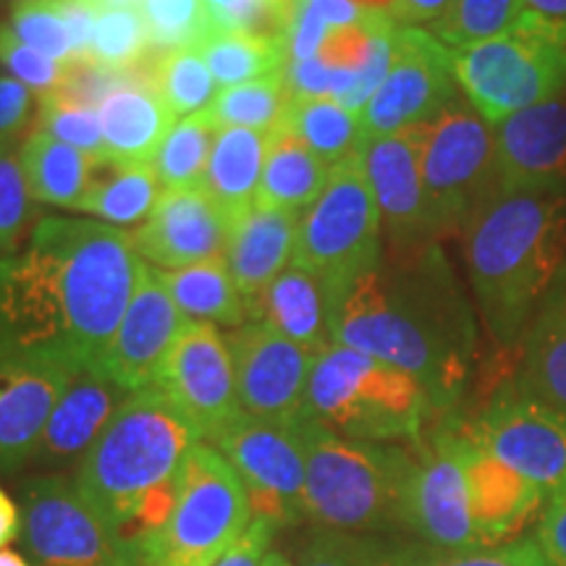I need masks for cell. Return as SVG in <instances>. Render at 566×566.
<instances>
[{
	"instance_id": "obj_27",
	"label": "cell",
	"mask_w": 566,
	"mask_h": 566,
	"mask_svg": "<svg viewBox=\"0 0 566 566\" xmlns=\"http://www.w3.org/2000/svg\"><path fill=\"white\" fill-rule=\"evenodd\" d=\"M103 129V155L129 163H153L160 142L174 129L176 116L158 95L147 74L105 97L97 108Z\"/></svg>"
},
{
	"instance_id": "obj_42",
	"label": "cell",
	"mask_w": 566,
	"mask_h": 566,
	"mask_svg": "<svg viewBox=\"0 0 566 566\" xmlns=\"http://www.w3.org/2000/svg\"><path fill=\"white\" fill-rule=\"evenodd\" d=\"M153 51L168 53L179 48H197L208 38L210 19L205 0H142Z\"/></svg>"
},
{
	"instance_id": "obj_60",
	"label": "cell",
	"mask_w": 566,
	"mask_h": 566,
	"mask_svg": "<svg viewBox=\"0 0 566 566\" xmlns=\"http://www.w3.org/2000/svg\"><path fill=\"white\" fill-rule=\"evenodd\" d=\"M263 566H296V564H292L289 562L286 556L283 554H279V551H271V554L265 556V562H263Z\"/></svg>"
},
{
	"instance_id": "obj_46",
	"label": "cell",
	"mask_w": 566,
	"mask_h": 566,
	"mask_svg": "<svg viewBox=\"0 0 566 566\" xmlns=\"http://www.w3.org/2000/svg\"><path fill=\"white\" fill-rule=\"evenodd\" d=\"M30 200L17 145H0V258L13 254L24 237L32 216Z\"/></svg>"
},
{
	"instance_id": "obj_44",
	"label": "cell",
	"mask_w": 566,
	"mask_h": 566,
	"mask_svg": "<svg viewBox=\"0 0 566 566\" xmlns=\"http://www.w3.org/2000/svg\"><path fill=\"white\" fill-rule=\"evenodd\" d=\"M6 24L21 42H27L48 59L59 63L74 61V42H71L59 0H21L13 6Z\"/></svg>"
},
{
	"instance_id": "obj_17",
	"label": "cell",
	"mask_w": 566,
	"mask_h": 566,
	"mask_svg": "<svg viewBox=\"0 0 566 566\" xmlns=\"http://www.w3.org/2000/svg\"><path fill=\"white\" fill-rule=\"evenodd\" d=\"M153 386L160 388L208 441L242 415L229 342L218 334L216 323L187 321Z\"/></svg>"
},
{
	"instance_id": "obj_6",
	"label": "cell",
	"mask_w": 566,
	"mask_h": 566,
	"mask_svg": "<svg viewBox=\"0 0 566 566\" xmlns=\"http://www.w3.org/2000/svg\"><path fill=\"white\" fill-rule=\"evenodd\" d=\"M420 380L349 346L331 344L315 357L304 415L352 441H417L433 412Z\"/></svg>"
},
{
	"instance_id": "obj_49",
	"label": "cell",
	"mask_w": 566,
	"mask_h": 566,
	"mask_svg": "<svg viewBox=\"0 0 566 566\" xmlns=\"http://www.w3.org/2000/svg\"><path fill=\"white\" fill-rule=\"evenodd\" d=\"M34 108V92L13 76L0 74V145H17V139L30 129Z\"/></svg>"
},
{
	"instance_id": "obj_25",
	"label": "cell",
	"mask_w": 566,
	"mask_h": 566,
	"mask_svg": "<svg viewBox=\"0 0 566 566\" xmlns=\"http://www.w3.org/2000/svg\"><path fill=\"white\" fill-rule=\"evenodd\" d=\"M459 457H462L467 488H470L472 520L488 548L520 533L522 525L543 504L541 488L499 462L464 428H457Z\"/></svg>"
},
{
	"instance_id": "obj_24",
	"label": "cell",
	"mask_w": 566,
	"mask_h": 566,
	"mask_svg": "<svg viewBox=\"0 0 566 566\" xmlns=\"http://www.w3.org/2000/svg\"><path fill=\"white\" fill-rule=\"evenodd\" d=\"M126 396L129 391L105 378L101 370L76 373L45 424L32 464L45 472H63L82 464Z\"/></svg>"
},
{
	"instance_id": "obj_29",
	"label": "cell",
	"mask_w": 566,
	"mask_h": 566,
	"mask_svg": "<svg viewBox=\"0 0 566 566\" xmlns=\"http://www.w3.org/2000/svg\"><path fill=\"white\" fill-rule=\"evenodd\" d=\"M160 200V179L153 163H129L97 155L92 158L90 179L80 202L82 212L118 226L145 223Z\"/></svg>"
},
{
	"instance_id": "obj_16",
	"label": "cell",
	"mask_w": 566,
	"mask_h": 566,
	"mask_svg": "<svg viewBox=\"0 0 566 566\" xmlns=\"http://www.w3.org/2000/svg\"><path fill=\"white\" fill-rule=\"evenodd\" d=\"M407 530L433 548H488L472 520L454 424L436 430V436L415 451L407 483Z\"/></svg>"
},
{
	"instance_id": "obj_35",
	"label": "cell",
	"mask_w": 566,
	"mask_h": 566,
	"mask_svg": "<svg viewBox=\"0 0 566 566\" xmlns=\"http://www.w3.org/2000/svg\"><path fill=\"white\" fill-rule=\"evenodd\" d=\"M283 124L331 168L357 155L365 142L357 113L331 97H292Z\"/></svg>"
},
{
	"instance_id": "obj_57",
	"label": "cell",
	"mask_w": 566,
	"mask_h": 566,
	"mask_svg": "<svg viewBox=\"0 0 566 566\" xmlns=\"http://www.w3.org/2000/svg\"><path fill=\"white\" fill-rule=\"evenodd\" d=\"M530 11L551 19H566V0H525Z\"/></svg>"
},
{
	"instance_id": "obj_59",
	"label": "cell",
	"mask_w": 566,
	"mask_h": 566,
	"mask_svg": "<svg viewBox=\"0 0 566 566\" xmlns=\"http://www.w3.org/2000/svg\"><path fill=\"white\" fill-rule=\"evenodd\" d=\"M0 566H32L24 556L13 554V551H0Z\"/></svg>"
},
{
	"instance_id": "obj_28",
	"label": "cell",
	"mask_w": 566,
	"mask_h": 566,
	"mask_svg": "<svg viewBox=\"0 0 566 566\" xmlns=\"http://www.w3.org/2000/svg\"><path fill=\"white\" fill-rule=\"evenodd\" d=\"M247 313L250 321L273 325L279 334L313 354H321L334 344L328 289L300 265L283 268L271 286L250 302Z\"/></svg>"
},
{
	"instance_id": "obj_43",
	"label": "cell",
	"mask_w": 566,
	"mask_h": 566,
	"mask_svg": "<svg viewBox=\"0 0 566 566\" xmlns=\"http://www.w3.org/2000/svg\"><path fill=\"white\" fill-rule=\"evenodd\" d=\"M300 566H399V548L375 535L321 530L304 543Z\"/></svg>"
},
{
	"instance_id": "obj_15",
	"label": "cell",
	"mask_w": 566,
	"mask_h": 566,
	"mask_svg": "<svg viewBox=\"0 0 566 566\" xmlns=\"http://www.w3.org/2000/svg\"><path fill=\"white\" fill-rule=\"evenodd\" d=\"M464 430L543 493L566 488V412L527 388H499L485 412Z\"/></svg>"
},
{
	"instance_id": "obj_19",
	"label": "cell",
	"mask_w": 566,
	"mask_h": 566,
	"mask_svg": "<svg viewBox=\"0 0 566 566\" xmlns=\"http://www.w3.org/2000/svg\"><path fill=\"white\" fill-rule=\"evenodd\" d=\"M367 181L378 202L380 223L394 250H417L436 244L433 218L422 184L420 145L412 129L365 137L359 147Z\"/></svg>"
},
{
	"instance_id": "obj_26",
	"label": "cell",
	"mask_w": 566,
	"mask_h": 566,
	"mask_svg": "<svg viewBox=\"0 0 566 566\" xmlns=\"http://www.w3.org/2000/svg\"><path fill=\"white\" fill-rule=\"evenodd\" d=\"M300 218L294 210L254 202L229 223L226 263L247 307L271 286L289 258H294Z\"/></svg>"
},
{
	"instance_id": "obj_38",
	"label": "cell",
	"mask_w": 566,
	"mask_h": 566,
	"mask_svg": "<svg viewBox=\"0 0 566 566\" xmlns=\"http://www.w3.org/2000/svg\"><path fill=\"white\" fill-rule=\"evenodd\" d=\"M218 132L221 129L208 116V111L176 122L153 158L160 184H166L168 189H200Z\"/></svg>"
},
{
	"instance_id": "obj_22",
	"label": "cell",
	"mask_w": 566,
	"mask_h": 566,
	"mask_svg": "<svg viewBox=\"0 0 566 566\" xmlns=\"http://www.w3.org/2000/svg\"><path fill=\"white\" fill-rule=\"evenodd\" d=\"M134 250L147 263L189 268L226 258L229 218L205 189H168L155 202L147 221L132 233Z\"/></svg>"
},
{
	"instance_id": "obj_31",
	"label": "cell",
	"mask_w": 566,
	"mask_h": 566,
	"mask_svg": "<svg viewBox=\"0 0 566 566\" xmlns=\"http://www.w3.org/2000/svg\"><path fill=\"white\" fill-rule=\"evenodd\" d=\"M331 179V166L302 145L286 124L268 134L263 179L258 189V205L302 212L323 195Z\"/></svg>"
},
{
	"instance_id": "obj_32",
	"label": "cell",
	"mask_w": 566,
	"mask_h": 566,
	"mask_svg": "<svg viewBox=\"0 0 566 566\" xmlns=\"http://www.w3.org/2000/svg\"><path fill=\"white\" fill-rule=\"evenodd\" d=\"M522 388L566 412V283L541 304L525 338Z\"/></svg>"
},
{
	"instance_id": "obj_52",
	"label": "cell",
	"mask_w": 566,
	"mask_h": 566,
	"mask_svg": "<svg viewBox=\"0 0 566 566\" xmlns=\"http://www.w3.org/2000/svg\"><path fill=\"white\" fill-rule=\"evenodd\" d=\"M537 541L548 566H566V488L548 495Z\"/></svg>"
},
{
	"instance_id": "obj_41",
	"label": "cell",
	"mask_w": 566,
	"mask_h": 566,
	"mask_svg": "<svg viewBox=\"0 0 566 566\" xmlns=\"http://www.w3.org/2000/svg\"><path fill=\"white\" fill-rule=\"evenodd\" d=\"M525 11V0H454L430 32L451 51H462L512 30Z\"/></svg>"
},
{
	"instance_id": "obj_48",
	"label": "cell",
	"mask_w": 566,
	"mask_h": 566,
	"mask_svg": "<svg viewBox=\"0 0 566 566\" xmlns=\"http://www.w3.org/2000/svg\"><path fill=\"white\" fill-rule=\"evenodd\" d=\"M0 66L40 97L55 92L66 80V63L48 59L21 42L9 24H0Z\"/></svg>"
},
{
	"instance_id": "obj_13",
	"label": "cell",
	"mask_w": 566,
	"mask_h": 566,
	"mask_svg": "<svg viewBox=\"0 0 566 566\" xmlns=\"http://www.w3.org/2000/svg\"><path fill=\"white\" fill-rule=\"evenodd\" d=\"M250 493L254 516L292 527L307 516V457L296 422H273L242 412L210 438Z\"/></svg>"
},
{
	"instance_id": "obj_56",
	"label": "cell",
	"mask_w": 566,
	"mask_h": 566,
	"mask_svg": "<svg viewBox=\"0 0 566 566\" xmlns=\"http://www.w3.org/2000/svg\"><path fill=\"white\" fill-rule=\"evenodd\" d=\"M21 535V514L19 504L11 501V495L0 488V551H6L9 543Z\"/></svg>"
},
{
	"instance_id": "obj_11",
	"label": "cell",
	"mask_w": 566,
	"mask_h": 566,
	"mask_svg": "<svg viewBox=\"0 0 566 566\" xmlns=\"http://www.w3.org/2000/svg\"><path fill=\"white\" fill-rule=\"evenodd\" d=\"M19 514V537L34 566H142L137 541L63 472L27 478Z\"/></svg>"
},
{
	"instance_id": "obj_54",
	"label": "cell",
	"mask_w": 566,
	"mask_h": 566,
	"mask_svg": "<svg viewBox=\"0 0 566 566\" xmlns=\"http://www.w3.org/2000/svg\"><path fill=\"white\" fill-rule=\"evenodd\" d=\"M454 0H396L391 19L401 27H433L449 13Z\"/></svg>"
},
{
	"instance_id": "obj_2",
	"label": "cell",
	"mask_w": 566,
	"mask_h": 566,
	"mask_svg": "<svg viewBox=\"0 0 566 566\" xmlns=\"http://www.w3.org/2000/svg\"><path fill=\"white\" fill-rule=\"evenodd\" d=\"M464 258L488 331L516 342L562 279L566 197L499 195L467 223Z\"/></svg>"
},
{
	"instance_id": "obj_9",
	"label": "cell",
	"mask_w": 566,
	"mask_h": 566,
	"mask_svg": "<svg viewBox=\"0 0 566 566\" xmlns=\"http://www.w3.org/2000/svg\"><path fill=\"white\" fill-rule=\"evenodd\" d=\"M384 223L363 158L352 155L331 168L323 195L302 212L292 265L328 289L331 310L384 260Z\"/></svg>"
},
{
	"instance_id": "obj_10",
	"label": "cell",
	"mask_w": 566,
	"mask_h": 566,
	"mask_svg": "<svg viewBox=\"0 0 566 566\" xmlns=\"http://www.w3.org/2000/svg\"><path fill=\"white\" fill-rule=\"evenodd\" d=\"M412 132L420 145L422 184L436 237L467 229L475 212L501 195L493 126L464 95H457L430 122L412 126Z\"/></svg>"
},
{
	"instance_id": "obj_45",
	"label": "cell",
	"mask_w": 566,
	"mask_h": 566,
	"mask_svg": "<svg viewBox=\"0 0 566 566\" xmlns=\"http://www.w3.org/2000/svg\"><path fill=\"white\" fill-rule=\"evenodd\" d=\"M399 566H548L537 543L520 541L512 546L480 551H446L433 546H401Z\"/></svg>"
},
{
	"instance_id": "obj_62",
	"label": "cell",
	"mask_w": 566,
	"mask_h": 566,
	"mask_svg": "<svg viewBox=\"0 0 566 566\" xmlns=\"http://www.w3.org/2000/svg\"><path fill=\"white\" fill-rule=\"evenodd\" d=\"M87 3H92V6H97V9H101V6H108L111 0H87Z\"/></svg>"
},
{
	"instance_id": "obj_5",
	"label": "cell",
	"mask_w": 566,
	"mask_h": 566,
	"mask_svg": "<svg viewBox=\"0 0 566 566\" xmlns=\"http://www.w3.org/2000/svg\"><path fill=\"white\" fill-rule=\"evenodd\" d=\"M32 242L59 268L76 352L84 370H97L145 265L134 250L132 233L108 223L51 216L34 226Z\"/></svg>"
},
{
	"instance_id": "obj_53",
	"label": "cell",
	"mask_w": 566,
	"mask_h": 566,
	"mask_svg": "<svg viewBox=\"0 0 566 566\" xmlns=\"http://www.w3.org/2000/svg\"><path fill=\"white\" fill-rule=\"evenodd\" d=\"M63 19H66L71 42H74V59H87L92 34H95L97 6L87 0H59Z\"/></svg>"
},
{
	"instance_id": "obj_8",
	"label": "cell",
	"mask_w": 566,
	"mask_h": 566,
	"mask_svg": "<svg viewBox=\"0 0 566 566\" xmlns=\"http://www.w3.org/2000/svg\"><path fill=\"white\" fill-rule=\"evenodd\" d=\"M252 501L244 480L216 446L184 459L168 520L137 541L142 566H212L247 533Z\"/></svg>"
},
{
	"instance_id": "obj_23",
	"label": "cell",
	"mask_w": 566,
	"mask_h": 566,
	"mask_svg": "<svg viewBox=\"0 0 566 566\" xmlns=\"http://www.w3.org/2000/svg\"><path fill=\"white\" fill-rule=\"evenodd\" d=\"M76 373L55 365L0 357V472L32 464L45 424Z\"/></svg>"
},
{
	"instance_id": "obj_63",
	"label": "cell",
	"mask_w": 566,
	"mask_h": 566,
	"mask_svg": "<svg viewBox=\"0 0 566 566\" xmlns=\"http://www.w3.org/2000/svg\"><path fill=\"white\" fill-rule=\"evenodd\" d=\"M19 3H21V0H19Z\"/></svg>"
},
{
	"instance_id": "obj_47",
	"label": "cell",
	"mask_w": 566,
	"mask_h": 566,
	"mask_svg": "<svg viewBox=\"0 0 566 566\" xmlns=\"http://www.w3.org/2000/svg\"><path fill=\"white\" fill-rule=\"evenodd\" d=\"M38 122L42 132L51 134L63 145L76 147V150L87 153L92 158L103 155V129L97 111L71 105L51 92V95L40 97Z\"/></svg>"
},
{
	"instance_id": "obj_7",
	"label": "cell",
	"mask_w": 566,
	"mask_h": 566,
	"mask_svg": "<svg viewBox=\"0 0 566 566\" xmlns=\"http://www.w3.org/2000/svg\"><path fill=\"white\" fill-rule=\"evenodd\" d=\"M459 90L488 124L554 101L566 87V19L525 11L512 30L451 51Z\"/></svg>"
},
{
	"instance_id": "obj_4",
	"label": "cell",
	"mask_w": 566,
	"mask_h": 566,
	"mask_svg": "<svg viewBox=\"0 0 566 566\" xmlns=\"http://www.w3.org/2000/svg\"><path fill=\"white\" fill-rule=\"evenodd\" d=\"M307 516L325 530L380 535L407 530V483L415 454L394 443L342 438L302 415Z\"/></svg>"
},
{
	"instance_id": "obj_37",
	"label": "cell",
	"mask_w": 566,
	"mask_h": 566,
	"mask_svg": "<svg viewBox=\"0 0 566 566\" xmlns=\"http://www.w3.org/2000/svg\"><path fill=\"white\" fill-rule=\"evenodd\" d=\"M292 103V90L286 84V74L275 71L263 80L226 87L210 103L208 116L216 122L218 129H252L260 134H271L286 116Z\"/></svg>"
},
{
	"instance_id": "obj_30",
	"label": "cell",
	"mask_w": 566,
	"mask_h": 566,
	"mask_svg": "<svg viewBox=\"0 0 566 566\" xmlns=\"http://www.w3.org/2000/svg\"><path fill=\"white\" fill-rule=\"evenodd\" d=\"M268 134L229 126L221 129L212 145L202 189L216 200L229 223L258 202L263 179Z\"/></svg>"
},
{
	"instance_id": "obj_61",
	"label": "cell",
	"mask_w": 566,
	"mask_h": 566,
	"mask_svg": "<svg viewBox=\"0 0 566 566\" xmlns=\"http://www.w3.org/2000/svg\"><path fill=\"white\" fill-rule=\"evenodd\" d=\"M275 3H279L283 11H289V13H292V17H294L296 9H300V3H302V0H275Z\"/></svg>"
},
{
	"instance_id": "obj_14",
	"label": "cell",
	"mask_w": 566,
	"mask_h": 566,
	"mask_svg": "<svg viewBox=\"0 0 566 566\" xmlns=\"http://www.w3.org/2000/svg\"><path fill=\"white\" fill-rule=\"evenodd\" d=\"M451 48L430 30H396L394 59L386 80L359 113L365 137H388L420 126L459 95Z\"/></svg>"
},
{
	"instance_id": "obj_55",
	"label": "cell",
	"mask_w": 566,
	"mask_h": 566,
	"mask_svg": "<svg viewBox=\"0 0 566 566\" xmlns=\"http://www.w3.org/2000/svg\"><path fill=\"white\" fill-rule=\"evenodd\" d=\"M310 6L328 21L331 30H334V27L354 24V21H359L367 13L363 9H357L352 0H310Z\"/></svg>"
},
{
	"instance_id": "obj_1",
	"label": "cell",
	"mask_w": 566,
	"mask_h": 566,
	"mask_svg": "<svg viewBox=\"0 0 566 566\" xmlns=\"http://www.w3.org/2000/svg\"><path fill=\"white\" fill-rule=\"evenodd\" d=\"M334 344L420 380L436 409H451L470 380L478 328L436 244L396 250L331 310Z\"/></svg>"
},
{
	"instance_id": "obj_33",
	"label": "cell",
	"mask_w": 566,
	"mask_h": 566,
	"mask_svg": "<svg viewBox=\"0 0 566 566\" xmlns=\"http://www.w3.org/2000/svg\"><path fill=\"white\" fill-rule=\"evenodd\" d=\"M19 158L32 200L63 210L80 208L87 189L92 155L34 129L19 147Z\"/></svg>"
},
{
	"instance_id": "obj_21",
	"label": "cell",
	"mask_w": 566,
	"mask_h": 566,
	"mask_svg": "<svg viewBox=\"0 0 566 566\" xmlns=\"http://www.w3.org/2000/svg\"><path fill=\"white\" fill-rule=\"evenodd\" d=\"M501 195H562L566 184V97L493 126Z\"/></svg>"
},
{
	"instance_id": "obj_51",
	"label": "cell",
	"mask_w": 566,
	"mask_h": 566,
	"mask_svg": "<svg viewBox=\"0 0 566 566\" xmlns=\"http://www.w3.org/2000/svg\"><path fill=\"white\" fill-rule=\"evenodd\" d=\"M279 527L265 516H252L247 533L239 537L226 554L212 566H263L265 556L271 554V543L275 541Z\"/></svg>"
},
{
	"instance_id": "obj_18",
	"label": "cell",
	"mask_w": 566,
	"mask_h": 566,
	"mask_svg": "<svg viewBox=\"0 0 566 566\" xmlns=\"http://www.w3.org/2000/svg\"><path fill=\"white\" fill-rule=\"evenodd\" d=\"M226 342L231 349L242 412L273 422L300 420L317 354L294 344L263 321L239 325Z\"/></svg>"
},
{
	"instance_id": "obj_39",
	"label": "cell",
	"mask_w": 566,
	"mask_h": 566,
	"mask_svg": "<svg viewBox=\"0 0 566 566\" xmlns=\"http://www.w3.org/2000/svg\"><path fill=\"white\" fill-rule=\"evenodd\" d=\"M150 80L176 118L210 108L218 84L212 80L200 48H179L150 59Z\"/></svg>"
},
{
	"instance_id": "obj_40",
	"label": "cell",
	"mask_w": 566,
	"mask_h": 566,
	"mask_svg": "<svg viewBox=\"0 0 566 566\" xmlns=\"http://www.w3.org/2000/svg\"><path fill=\"white\" fill-rule=\"evenodd\" d=\"M150 27H147L142 9H134V6H101L97 9L87 61L129 71L150 59Z\"/></svg>"
},
{
	"instance_id": "obj_3",
	"label": "cell",
	"mask_w": 566,
	"mask_h": 566,
	"mask_svg": "<svg viewBox=\"0 0 566 566\" xmlns=\"http://www.w3.org/2000/svg\"><path fill=\"white\" fill-rule=\"evenodd\" d=\"M200 430L160 388L126 396L76 470V485L129 533L153 493L179 478ZM132 535V533H129Z\"/></svg>"
},
{
	"instance_id": "obj_20",
	"label": "cell",
	"mask_w": 566,
	"mask_h": 566,
	"mask_svg": "<svg viewBox=\"0 0 566 566\" xmlns=\"http://www.w3.org/2000/svg\"><path fill=\"white\" fill-rule=\"evenodd\" d=\"M187 321L163 286L158 268L142 265L129 310L97 370L129 394L150 388Z\"/></svg>"
},
{
	"instance_id": "obj_36",
	"label": "cell",
	"mask_w": 566,
	"mask_h": 566,
	"mask_svg": "<svg viewBox=\"0 0 566 566\" xmlns=\"http://www.w3.org/2000/svg\"><path fill=\"white\" fill-rule=\"evenodd\" d=\"M197 48L208 63L212 80L223 90L286 69V42L260 38V34L210 30Z\"/></svg>"
},
{
	"instance_id": "obj_34",
	"label": "cell",
	"mask_w": 566,
	"mask_h": 566,
	"mask_svg": "<svg viewBox=\"0 0 566 566\" xmlns=\"http://www.w3.org/2000/svg\"><path fill=\"white\" fill-rule=\"evenodd\" d=\"M158 273L176 307L189 321L221 323L231 325V328L250 323L247 302L237 283H233L226 258H212L205 260V263L179 268V271Z\"/></svg>"
},
{
	"instance_id": "obj_12",
	"label": "cell",
	"mask_w": 566,
	"mask_h": 566,
	"mask_svg": "<svg viewBox=\"0 0 566 566\" xmlns=\"http://www.w3.org/2000/svg\"><path fill=\"white\" fill-rule=\"evenodd\" d=\"M0 357L84 370L59 268L32 239L24 252L0 258Z\"/></svg>"
},
{
	"instance_id": "obj_58",
	"label": "cell",
	"mask_w": 566,
	"mask_h": 566,
	"mask_svg": "<svg viewBox=\"0 0 566 566\" xmlns=\"http://www.w3.org/2000/svg\"><path fill=\"white\" fill-rule=\"evenodd\" d=\"M352 3L357 6V9H363V11H370V13H388V17H391L396 0H352Z\"/></svg>"
},
{
	"instance_id": "obj_50",
	"label": "cell",
	"mask_w": 566,
	"mask_h": 566,
	"mask_svg": "<svg viewBox=\"0 0 566 566\" xmlns=\"http://www.w3.org/2000/svg\"><path fill=\"white\" fill-rule=\"evenodd\" d=\"M328 32V21L310 6V0H302L286 34V63L315 59Z\"/></svg>"
}]
</instances>
